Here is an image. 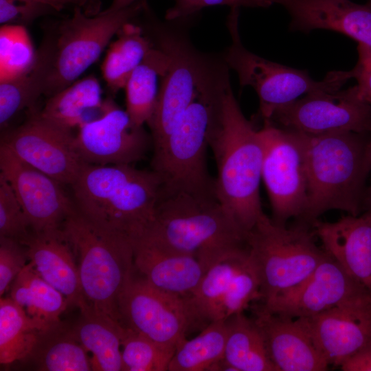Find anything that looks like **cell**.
Segmentation results:
<instances>
[{"instance_id": "9c48e42d", "label": "cell", "mask_w": 371, "mask_h": 371, "mask_svg": "<svg viewBox=\"0 0 371 371\" xmlns=\"http://www.w3.org/2000/svg\"><path fill=\"white\" fill-rule=\"evenodd\" d=\"M146 5V0H140L118 10H104L94 16L75 7L73 15L58 27L44 95L50 97L74 82L99 58L113 36Z\"/></svg>"}, {"instance_id": "603a6c76", "label": "cell", "mask_w": 371, "mask_h": 371, "mask_svg": "<svg viewBox=\"0 0 371 371\" xmlns=\"http://www.w3.org/2000/svg\"><path fill=\"white\" fill-rule=\"evenodd\" d=\"M133 246L137 273L155 289L188 302L206 271L202 262L144 240L134 241Z\"/></svg>"}, {"instance_id": "ffe728a7", "label": "cell", "mask_w": 371, "mask_h": 371, "mask_svg": "<svg viewBox=\"0 0 371 371\" xmlns=\"http://www.w3.org/2000/svg\"><path fill=\"white\" fill-rule=\"evenodd\" d=\"M254 320L263 336L276 371H324L329 364L317 348L306 320L254 308Z\"/></svg>"}, {"instance_id": "f1b7e54d", "label": "cell", "mask_w": 371, "mask_h": 371, "mask_svg": "<svg viewBox=\"0 0 371 371\" xmlns=\"http://www.w3.org/2000/svg\"><path fill=\"white\" fill-rule=\"evenodd\" d=\"M25 361L40 371L92 370L88 351L72 328L60 322L43 333L33 351L22 361Z\"/></svg>"}, {"instance_id": "f35d334b", "label": "cell", "mask_w": 371, "mask_h": 371, "mask_svg": "<svg viewBox=\"0 0 371 371\" xmlns=\"http://www.w3.org/2000/svg\"><path fill=\"white\" fill-rule=\"evenodd\" d=\"M28 262L25 246L20 242L0 237V295L2 297Z\"/></svg>"}, {"instance_id": "6da1fadb", "label": "cell", "mask_w": 371, "mask_h": 371, "mask_svg": "<svg viewBox=\"0 0 371 371\" xmlns=\"http://www.w3.org/2000/svg\"><path fill=\"white\" fill-rule=\"evenodd\" d=\"M207 139L217 168L216 195L247 237L265 214L260 196L264 144L243 115L228 74L211 99Z\"/></svg>"}, {"instance_id": "d6a6232c", "label": "cell", "mask_w": 371, "mask_h": 371, "mask_svg": "<svg viewBox=\"0 0 371 371\" xmlns=\"http://www.w3.org/2000/svg\"><path fill=\"white\" fill-rule=\"evenodd\" d=\"M101 66L103 78L113 93L125 87L133 71L141 63L154 44L142 29L130 21L116 34Z\"/></svg>"}, {"instance_id": "2e32d148", "label": "cell", "mask_w": 371, "mask_h": 371, "mask_svg": "<svg viewBox=\"0 0 371 371\" xmlns=\"http://www.w3.org/2000/svg\"><path fill=\"white\" fill-rule=\"evenodd\" d=\"M74 136V147L83 162L93 165L132 164L144 157L152 137L135 125L126 111L111 99L102 115L83 124Z\"/></svg>"}, {"instance_id": "ee69618b", "label": "cell", "mask_w": 371, "mask_h": 371, "mask_svg": "<svg viewBox=\"0 0 371 371\" xmlns=\"http://www.w3.org/2000/svg\"><path fill=\"white\" fill-rule=\"evenodd\" d=\"M369 178L370 179V183L369 186H367L366 194L363 200V212L366 210L371 211V167Z\"/></svg>"}, {"instance_id": "7bdbcfd3", "label": "cell", "mask_w": 371, "mask_h": 371, "mask_svg": "<svg viewBox=\"0 0 371 371\" xmlns=\"http://www.w3.org/2000/svg\"><path fill=\"white\" fill-rule=\"evenodd\" d=\"M140 1V0H113L111 5L106 9L108 11L118 10L126 7L131 5V4Z\"/></svg>"}, {"instance_id": "f546056e", "label": "cell", "mask_w": 371, "mask_h": 371, "mask_svg": "<svg viewBox=\"0 0 371 371\" xmlns=\"http://www.w3.org/2000/svg\"><path fill=\"white\" fill-rule=\"evenodd\" d=\"M225 324L224 360L233 371H276L254 318L240 313L227 318Z\"/></svg>"}, {"instance_id": "4fadbf2b", "label": "cell", "mask_w": 371, "mask_h": 371, "mask_svg": "<svg viewBox=\"0 0 371 371\" xmlns=\"http://www.w3.org/2000/svg\"><path fill=\"white\" fill-rule=\"evenodd\" d=\"M256 287L247 245L225 254L208 267L188 301L196 325L205 327L240 312L252 298Z\"/></svg>"}, {"instance_id": "d590c367", "label": "cell", "mask_w": 371, "mask_h": 371, "mask_svg": "<svg viewBox=\"0 0 371 371\" xmlns=\"http://www.w3.org/2000/svg\"><path fill=\"white\" fill-rule=\"evenodd\" d=\"M36 52L25 28L3 24L0 29V82L14 78L34 63Z\"/></svg>"}, {"instance_id": "cb8c5ba5", "label": "cell", "mask_w": 371, "mask_h": 371, "mask_svg": "<svg viewBox=\"0 0 371 371\" xmlns=\"http://www.w3.org/2000/svg\"><path fill=\"white\" fill-rule=\"evenodd\" d=\"M23 244L28 262L46 282L60 291L69 304H85L73 246L62 227L32 232Z\"/></svg>"}, {"instance_id": "5bb4252c", "label": "cell", "mask_w": 371, "mask_h": 371, "mask_svg": "<svg viewBox=\"0 0 371 371\" xmlns=\"http://www.w3.org/2000/svg\"><path fill=\"white\" fill-rule=\"evenodd\" d=\"M269 121L308 135L371 134V104L357 97L355 87L335 92L317 91L281 106Z\"/></svg>"}, {"instance_id": "7c38bea8", "label": "cell", "mask_w": 371, "mask_h": 371, "mask_svg": "<svg viewBox=\"0 0 371 371\" xmlns=\"http://www.w3.org/2000/svg\"><path fill=\"white\" fill-rule=\"evenodd\" d=\"M159 47L168 54L170 63L161 78L155 110L148 123L153 147L170 133L195 98L213 64L185 37L170 31L160 34Z\"/></svg>"}, {"instance_id": "8992f818", "label": "cell", "mask_w": 371, "mask_h": 371, "mask_svg": "<svg viewBox=\"0 0 371 371\" xmlns=\"http://www.w3.org/2000/svg\"><path fill=\"white\" fill-rule=\"evenodd\" d=\"M215 87L212 72L170 133L153 147L152 168L161 176L164 190L216 194L215 179L208 172L206 159L210 102Z\"/></svg>"}, {"instance_id": "ab89813d", "label": "cell", "mask_w": 371, "mask_h": 371, "mask_svg": "<svg viewBox=\"0 0 371 371\" xmlns=\"http://www.w3.org/2000/svg\"><path fill=\"white\" fill-rule=\"evenodd\" d=\"M271 5L273 3L269 0H176L174 5L167 10L165 18L169 21L183 19L204 8L214 5L240 8H269Z\"/></svg>"}, {"instance_id": "8d00e7d4", "label": "cell", "mask_w": 371, "mask_h": 371, "mask_svg": "<svg viewBox=\"0 0 371 371\" xmlns=\"http://www.w3.org/2000/svg\"><path fill=\"white\" fill-rule=\"evenodd\" d=\"M31 232L29 221L12 186L0 175V237L21 243Z\"/></svg>"}, {"instance_id": "74e56055", "label": "cell", "mask_w": 371, "mask_h": 371, "mask_svg": "<svg viewBox=\"0 0 371 371\" xmlns=\"http://www.w3.org/2000/svg\"><path fill=\"white\" fill-rule=\"evenodd\" d=\"M79 0H0V23L31 20L60 8L64 3Z\"/></svg>"}, {"instance_id": "1f68e13d", "label": "cell", "mask_w": 371, "mask_h": 371, "mask_svg": "<svg viewBox=\"0 0 371 371\" xmlns=\"http://www.w3.org/2000/svg\"><path fill=\"white\" fill-rule=\"evenodd\" d=\"M11 299L32 318L48 325L60 322L68 300L43 279L27 262L11 284Z\"/></svg>"}, {"instance_id": "60d3db41", "label": "cell", "mask_w": 371, "mask_h": 371, "mask_svg": "<svg viewBox=\"0 0 371 371\" xmlns=\"http://www.w3.org/2000/svg\"><path fill=\"white\" fill-rule=\"evenodd\" d=\"M357 52L358 60L352 69L357 82L356 93L361 100L371 104V46L359 43Z\"/></svg>"}, {"instance_id": "b9f144b4", "label": "cell", "mask_w": 371, "mask_h": 371, "mask_svg": "<svg viewBox=\"0 0 371 371\" xmlns=\"http://www.w3.org/2000/svg\"><path fill=\"white\" fill-rule=\"evenodd\" d=\"M339 367L343 371H371V343L350 357Z\"/></svg>"}, {"instance_id": "44dd1931", "label": "cell", "mask_w": 371, "mask_h": 371, "mask_svg": "<svg viewBox=\"0 0 371 371\" xmlns=\"http://www.w3.org/2000/svg\"><path fill=\"white\" fill-rule=\"evenodd\" d=\"M311 226L324 250L371 294V211Z\"/></svg>"}, {"instance_id": "836d02e7", "label": "cell", "mask_w": 371, "mask_h": 371, "mask_svg": "<svg viewBox=\"0 0 371 371\" xmlns=\"http://www.w3.org/2000/svg\"><path fill=\"white\" fill-rule=\"evenodd\" d=\"M226 337L225 320L209 323L197 336L177 346L168 371H216L224 359Z\"/></svg>"}, {"instance_id": "ac0fdd59", "label": "cell", "mask_w": 371, "mask_h": 371, "mask_svg": "<svg viewBox=\"0 0 371 371\" xmlns=\"http://www.w3.org/2000/svg\"><path fill=\"white\" fill-rule=\"evenodd\" d=\"M371 297L328 254L301 283L260 305L271 313L293 318L311 317L344 302Z\"/></svg>"}, {"instance_id": "9a60e30c", "label": "cell", "mask_w": 371, "mask_h": 371, "mask_svg": "<svg viewBox=\"0 0 371 371\" xmlns=\"http://www.w3.org/2000/svg\"><path fill=\"white\" fill-rule=\"evenodd\" d=\"M74 136L32 111L23 124L4 132L1 144L30 166L71 186L85 164L75 149Z\"/></svg>"}, {"instance_id": "8fae6325", "label": "cell", "mask_w": 371, "mask_h": 371, "mask_svg": "<svg viewBox=\"0 0 371 371\" xmlns=\"http://www.w3.org/2000/svg\"><path fill=\"white\" fill-rule=\"evenodd\" d=\"M118 313L124 326L172 350L196 324L187 301L155 289L135 269L120 296Z\"/></svg>"}, {"instance_id": "ba28073f", "label": "cell", "mask_w": 371, "mask_h": 371, "mask_svg": "<svg viewBox=\"0 0 371 371\" xmlns=\"http://www.w3.org/2000/svg\"><path fill=\"white\" fill-rule=\"evenodd\" d=\"M238 16L239 8H232L227 20L232 43L225 53L224 62L237 73L241 87L250 86L256 91L264 121H269L276 110L303 94L335 92L354 78L352 69L332 71L317 81L306 70L272 62L249 52L241 42Z\"/></svg>"}, {"instance_id": "484cf974", "label": "cell", "mask_w": 371, "mask_h": 371, "mask_svg": "<svg viewBox=\"0 0 371 371\" xmlns=\"http://www.w3.org/2000/svg\"><path fill=\"white\" fill-rule=\"evenodd\" d=\"M56 36L48 34L42 42L32 65L23 74L0 82V126L3 131L21 111L32 108L44 94L52 64Z\"/></svg>"}, {"instance_id": "3957f363", "label": "cell", "mask_w": 371, "mask_h": 371, "mask_svg": "<svg viewBox=\"0 0 371 371\" xmlns=\"http://www.w3.org/2000/svg\"><path fill=\"white\" fill-rule=\"evenodd\" d=\"M298 133L308 181L306 206L299 221L311 225L333 210L360 214L371 167V134Z\"/></svg>"}, {"instance_id": "d6986e66", "label": "cell", "mask_w": 371, "mask_h": 371, "mask_svg": "<svg viewBox=\"0 0 371 371\" xmlns=\"http://www.w3.org/2000/svg\"><path fill=\"white\" fill-rule=\"evenodd\" d=\"M305 319L329 365L339 367L371 343V297L352 300Z\"/></svg>"}, {"instance_id": "4dcf8cb0", "label": "cell", "mask_w": 371, "mask_h": 371, "mask_svg": "<svg viewBox=\"0 0 371 371\" xmlns=\"http://www.w3.org/2000/svg\"><path fill=\"white\" fill-rule=\"evenodd\" d=\"M53 326L30 317L10 297H1V364L9 365L26 359L37 345L43 333Z\"/></svg>"}, {"instance_id": "30bf717a", "label": "cell", "mask_w": 371, "mask_h": 371, "mask_svg": "<svg viewBox=\"0 0 371 371\" xmlns=\"http://www.w3.org/2000/svg\"><path fill=\"white\" fill-rule=\"evenodd\" d=\"M264 144L262 180L272 210V221L285 225L304 214L308 181L302 141L298 132L264 121L259 130Z\"/></svg>"}, {"instance_id": "e0dca14e", "label": "cell", "mask_w": 371, "mask_h": 371, "mask_svg": "<svg viewBox=\"0 0 371 371\" xmlns=\"http://www.w3.org/2000/svg\"><path fill=\"white\" fill-rule=\"evenodd\" d=\"M0 175L12 186L32 232L59 228L76 211L62 183L0 145Z\"/></svg>"}, {"instance_id": "5b68a950", "label": "cell", "mask_w": 371, "mask_h": 371, "mask_svg": "<svg viewBox=\"0 0 371 371\" xmlns=\"http://www.w3.org/2000/svg\"><path fill=\"white\" fill-rule=\"evenodd\" d=\"M61 227L76 254L85 304L120 324L118 300L135 271L133 241L94 225L76 210Z\"/></svg>"}, {"instance_id": "52a82bcc", "label": "cell", "mask_w": 371, "mask_h": 371, "mask_svg": "<svg viewBox=\"0 0 371 371\" xmlns=\"http://www.w3.org/2000/svg\"><path fill=\"white\" fill-rule=\"evenodd\" d=\"M309 225L287 227L265 214L247 234L246 243L257 267L260 300L267 302L304 280L327 256Z\"/></svg>"}, {"instance_id": "7a4b0ae2", "label": "cell", "mask_w": 371, "mask_h": 371, "mask_svg": "<svg viewBox=\"0 0 371 371\" xmlns=\"http://www.w3.org/2000/svg\"><path fill=\"white\" fill-rule=\"evenodd\" d=\"M71 186L79 214L134 242L153 221L163 181L154 170H141L132 164L85 163Z\"/></svg>"}, {"instance_id": "277c9868", "label": "cell", "mask_w": 371, "mask_h": 371, "mask_svg": "<svg viewBox=\"0 0 371 371\" xmlns=\"http://www.w3.org/2000/svg\"><path fill=\"white\" fill-rule=\"evenodd\" d=\"M138 240L193 256L205 269L225 254L247 245L246 236L216 194L163 189L153 221Z\"/></svg>"}, {"instance_id": "f6af8a7d", "label": "cell", "mask_w": 371, "mask_h": 371, "mask_svg": "<svg viewBox=\"0 0 371 371\" xmlns=\"http://www.w3.org/2000/svg\"><path fill=\"white\" fill-rule=\"evenodd\" d=\"M366 4L371 8V0H368Z\"/></svg>"}, {"instance_id": "7402d4cb", "label": "cell", "mask_w": 371, "mask_h": 371, "mask_svg": "<svg viewBox=\"0 0 371 371\" xmlns=\"http://www.w3.org/2000/svg\"><path fill=\"white\" fill-rule=\"evenodd\" d=\"M291 16V31L337 32L371 46V8L350 0H269Z\"/></svg>"}, {"instance_id": "e575fe53", "label": "cell", "mask_w": 371, "mask_h": 371, "mask_svg": "<svg viewBox=\"0 0 371 371\" xmlns=\"http://www.w3.org/2000/svg\"><path fill=\"white\" fill-rule=\"evenodd\" d=\"M123 371H166L175 350L164 348L122 325Z\"/></svg>"}, {"instance_id": "83f0119b", "label": "cell", "mask_w": 371, "mask_h": 371, "mask_svg": "<svg viewBox=\"0 0 371 371\" xmlns=\"http://www.w3.org/2000/svg\"><path fill=\"white\" fill-rule=\"evenodd\" d=\"M169 63L168 54L154 46L128 78L126 111L135 125L143 126L151 120L158 98V78L164 76Z\"/></svg>"}, {"instance_id": "4316f807", "label": "cell", "mask_w": 371, "mask_h": 371, "mask_svg": "<svg viewBox=\"0 0 371 371\" xmlns=\"http://www.w3.org/2000/svg\"><path fill=\"white\" fill-rule=\"evenodd\" d=\"M72 327L85 348L92 354V370L123 371L121 348L122 324L95 312L87 304Z\"/></svg>"}, {"instance_id": "d4e9b609", "label": "cell", "mask_w": 371, "mask_h": 371, "mask_svg": "<svg viewBox=\"0 0 371 371\" xmlns=\"http://www.w3.org/2000/svg\"><path fill=\"white\" fill-rule=\"evenodd\" d=\"M106 105V99H102L99 81L89 76L49 97L40 113L56 124L71 131L100 117Z\"/></svg>"}]
</instances>
